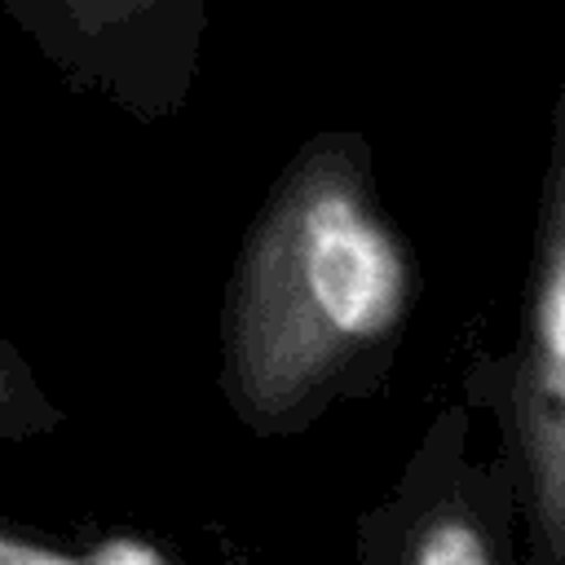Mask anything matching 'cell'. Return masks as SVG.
I'll return each mask as SVG.
<instances>
[{
    "mask_svg": "<svg viewBox=\"0 0 565 565\" xmlns=\"http://www.w3.org/2000/svg\"><path fill=\"white\" fill-rule=\"evenodd\" d=\"M411 305V265L358 137H313L274 181L221 309V393L256 437L375 393Z\"/></svg>",
    "mask_w": 565,
    "mask_h": 565,
    "instance_id": "obj_1",
    "label": "cell"
},
{
    "mask_svg": "<svg viewBox=\"0 0 565 565\" xmlns=\"http://www.w3.org/2000/svg\"><path fill=\"white\" fill-rule=\"evenodd\" d=\"M463 388L490 406L521 494V556L565 565V75L552 106L547 168L516 335L468 366Z\"/></svg>",
    "mask_w": 565,
    "mask_h": 565,
    "instance_id": "obj_2",
    "label": "cell"
},
{
    "mask_svg": "<svg viewBox=\"0 0 565 565\" xmlns=\"http://www.w3.org/2000/svg\"><path fill=\"white\" fill-rule=\"evenodd\" d=\"M477 397L437 415L397 490L362 516L358 556L393 565H512L521 556V494L503 433L477 455Z\"/></svg>",
    "mask_w": 565,
    "mask_h": 565,
    "instance_id": "obj_3",
    "label": "cell"
},
{
    "mask_svg": "<svg viewBox=\"0 0 565 565\" xmlns=\"http://www.w3.org/2000/svg\"><path fill=\"white\" fill-rule=\"evenodd\" d=\"M53 75L106 106L159 124L199 79L207 0H0Z\"/></svg>",
    "mask_w": 565,
    "mask_h": 565,
    "instance_id": "obj_4",
    "label": "cell"
},
{
    "mask_svg": "<svg viewBox=\"0 0 565 565\" xmlns=\"http://www.w3.org/2000/svg\"><path fill=\"white\" fill-rule=\"evenodd\" d=\"M62 424V402L44 388L26 353L0 331V441H35Z\"/></svg>",
    "mask_w": 565,
    "mask_h": 565,
    "instance_id": "obj_5",
    "label": "cell"
},
{
    "mask_svg": "<svg viewBox=\"0 0 565 565\" xmlns=\"http://www.w3.org/2000/svg\"><path fill=\"white\" fill-rule=\"evenodd\" d=\"M0 565H84V547L0 512Z\"/></svg>",
    "mask_w": 565,
    "mask_h": 565,
    "instance_id": "obj_6",
    "label": "cell"
},
{
    "mask_svg": "<svg viewBox=\"0 0 565 565\" xmlns=\"http://www.w3.org/2000/svg\"><path fill=\"white\" fill-rule=\"evenodd\" d=\"M84 565H137V561H168V552L150 539H137L132 530H110L97 543H79Z\"/></svg>",
    "mask_w": 565,
    "mask_h": 565,
    "instance_id": "obj_7",
    "label": "cell"
}]
</instances>
